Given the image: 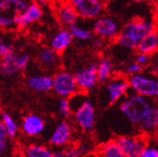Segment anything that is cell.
Instances as JSON below:
<instances>
[{"instance_id": "6da1fadb", "label": "cell", "mask_w": 158, "mask_h": 157, "mask_svg": "<svg viewBox=\"0 0 158 157\" xmlns=\"http://www.w3.org/2000/svg\"><path fill=\"white\" fill-rule=\"evenodd\" d=\"M155 30L152 20L134 19L129 20L121 28L117 39V43L127 49H136L139 43Z\"/></svg>"}, {"instance_id": "7a4b0ae2", "label": "cell", "mask_w": 158, "mask_h": 157, "mask_svg": "<svg viewBox=\"0 0 158 157\" xmlns=\"http://www.w3.org/2000/svg\"><path fill=\"white\" fill-rule=\"evenodd\" d=\"M152 105V100L131 93L121 100L120 111L130 123L139 125Z\"/></svg>"}, {"instance_id": "3957f363", "label": "cell", "mask_w": 158, "mask_h": 157, "mask_svg": "<svg viewBox=\"0 0 158 157\" xmlns=\"http://www.w3.org/2000/svg\"><path fill=\"white\" fill-rule=\"evenodd\" d=\"M31 2L29 0H0V29L18 27V21Z\"/></svg>"}, {"instance_id": "277c9868", "label": "cell", "mask_w": 158, "mask_h": 157, "mask_svg": "<svg viewBox=\"0 0 158 157\" xmlns=\"http://www.w3.org/2000/svg\"><path fill=\"white\" fill-rule=\"evenodd\" d=\"M131 93L149 100L158 99V78L151 72H140L128 77Z\"/></svg>"}, {"instance_id": "5b68a950", "label": "cell", "mask_w": 158, "mask_h": 157, "mask_svg": "<svg viewBox=\"0 0 158 157\" xmlns=\"http://www.w3.org/2000/svg\"><path fill=\"white\" fill-rule=\"evenodd\" d=\"M68 3L75 10L79 18L97 19L103 15L107 0H68Z\"/></svg>"}, {"instance_id": "8992f818", "label": "cell", "mask_w": 158, "mask_h": 157, "mask_svg": "<svg viewBox=\"0 0 158 157\" xmlns=\"http://www.w3.org/2000/svg\"><path fill=\"white\" fill-rule=\"evenodd\" d=\"M52 91L61 98H69L78 93L74 75L67 70H60L52 76Z\"/></svg>"}, {"instance_id": "52a82bcc", "label": "cell", "mask_w": 158, "mask_h": 157, "mask_svg": "<svg viewBox=\"0 0 158 157\" xmlns=\"http://www.w3.org/2000/svg\"><path fill=\"white\" fill-rule=\"evenodd\" d=\"M128 78L124 75H116L106 82L105 85V96L107 103L114 105L124 98L129 93Z\"/></svg>"}, {"instance_id": "ba28073f", "label": "cell", "mask_w": 158, "mask_h": 157, "mask_svg": "<svg viewBox=\"0 0 158 157\" xmlns=\"http://www.w3.org/2000/svg\"><path fill=\"white\" fill-rule=\"evenodd\" d=\"M77 126L84 132H91L96 125V108L89 100H85L73 112Z\"/></svg>"}, {"instance_id": "9c48e42d", "label": "cell", "mask_w": 158, "mask_h": 157, "mask_svg": "<svg viewBox=\"0 0 158 157\" xmlns=\"http://www.w3.org/2000/svg\"><path fill=\"white\" fill-rule=\"evenodd\" d=\"M121 26L117 19L110 15H101L94 19L93 31L96 36L104 41L114 40L120 33Z\"/></svg>"}, {"instance_id": "30bf717a", "label": "cell", "mask_w": 158, "mask_h": 157, "mask_svg": "<svg viewBox=\"0 0 158 157\" xmlns=\"http://www.w3.org/2000/svg\"><path fill=\"white\" fill-rule=\"evenodd\" d=\"M73 75L77 84L78 91L83 93L92 91L94 88H96V86L98 83L97 64H94V63L79 69Z\"/></svg>"}, {"instance_id": "8fae6325", "label": "cell", "mask_w": 158, "mask_h": 157, "mask_svg": "<svg viewBox=\"0 0 158 157\" xmlns=\"http://www.w3.org/2000/svg\"><path fill=\"white\" fill-rule=\"evenodd\" d=\"M115 141L125 157H139L140 153L148 144L146 138L142 135L121 136Z\"/></svg>"}, {"instance_id": "7c38bea8", "label": "cell", "mask_w": 158, "mask_h": 157, "mask_svg": "<svg viewBox=\"0 0 158 157\" xmlns=\"http://www.w3.org/2000/svg\"><path fill=\"white\" fill-rule=\"evenodd\" d=\"M73 136V129L72 124L68 121L63 120L53 129L49 143L56 148H65L70 145Z\"/></svg>"}, {"instance_id": "4fadbf2b", "label": "cell", "mask_w": 158, "mask_h": 157, "mask_svg": "<svg viewBox=\"0 0 158 157\" xmlns=\"http://www.w3.org/2000/svg\"><path fill=\"white\" fill-rule=\"evenodd\" d=\"M45 128L44 119L36 114H28L21 121L20 129L23 134L28 137H37L41 135Z\"/></svg>"}, {"instance_id": "5bb4252c", "label": "cell", "mask_w": 158, "mask_h": 157, "mask_svg": "<svg viewBox=\"0 0 158 157\" xmlns=\"http://www.w3.org/2000/svg\"><path fill=\"white\" fill-rule=\"evenodd\" d=\"M44 12L42 7H40L35 2H31L27 9L22 13L18 21V27L26 28L33 23L39 21L43 18Z\"/></svg>"}, {"instance_id": "9a60e30c", "label": "cell", "mask_w": 158, "mask_h": 157, "mask_svg": "<svg viewBox=\"0 0 158 157\" xmlns=\"http://www.w3.org/2000/svg\"><path fill=\"white\" fill-rule=\"evenodd\" d=\"M73 41V39L69 28H62L57 31L51 38L49 48H52L55 52L60 54L68 49L69 46L72 44Z\"/></svg>"}, {"instance_id": "2e32d148", "label": "cell", "mask_w": 158, "mask_h": 157, "mask_svg": "<svg viewBox=\"0 0 158 157\" xmlns=\"http://www.w3.org/2000/svg\"><path fill=\"white\" fill-rule=\"evenodd\" d=\"M28 87L37 93H47L52 91V76L48 74H35L28 78Z\"/></svg>"}, {"instance_id": "e0dca14e", "label": "cell", "mask_w": 158, "mask_h": 157, "mask_svg": "<svg viewBox=\"0 0 158 157\" xmlns=\"http://www.w3.org/2000/svg\"><path fill=\"white\" fill-rule=\"evenodd\" d=\"M57 19L64 28L70 27L78 21V14L68 2L61 5L57 10Z\"/></svg>"}, {"instance_id": "ac0fdd59", "label": "cell", "mask_w": 158, "mask_h": 157, "mask_svg": "<svg viewBox=\"0 0 158 157\" xmlns=\"http://www.w3.org/2000/svg\"><path fill=\"white\" fill-rule=\"evenodd\" d=\"M138 53H143L148 56H152L158 52V30H154L147 35L137 46Z\"/></svg>"}, {"instance_id": "d6986e66", "label": "cell", "mask_w": 158, "mask_h": 157, "mask_svg": "<svg viewBox=\"0 0 158 157\" xmlns=\"http://www.w3.org/2000/svg\"><path fill=\"white\" fill-rule=\"evenodd\" d=\"M140 128L147 134L153 133L158 129V105L153 103L145 119L139 124Z\"/></svg>"}, {"instance_id": "ffe728a7", "label": "cell", "mask_w": 158, "mask_h": 157, "mask_svg": "<svg viewBox=\"0 0 158 157\" xmlns=\"http://www.w3.org/2000/svg\"><path fill=\"white\" fill-rule=\"evenodd\" d=\"M38 61L43 67L46 68H52L57 66L59 63V54L52 48H43L38 53Z\"/></svg>"}, {"instance_id": "44dd1931", "label": "cell", "mask_w": 158, "mask_h": 157, "mask_svg": "<svg viewBox=\"0 0 158 157\" xmlns=\"http://www.w3.org/2000/svg\"><path fill=\"white\" fill-rule=\"evenodd\" d=\"M114 66L111 60L108 58H102L97 64V73L98 83H106L113 77Z\"/></svg>"}, {"instance_id": "7402d4cb", "label": "cell", "mask_w": 158, "mask_h": 157, "mask_svg": "<svg viewBox=\"0 0 158 157\" xmlns=\"http://www.w3.org/2000/svg\"><path fill=\"white\" fill-rule=\"evenodd\" d=\"M98 157H125L115 140L102 144L96 153Z\"/></svg>"}, {"instance_id": "603a6c76", "label": "cell", "mask_w": 158, "mask_h": 157, "mask_svg": "<svg viewBox=\"0 0 158 157\" xmlns=\"http://www.w3.org/2000/svg\"><path fill=\"white\" fill-rule=\"evenodd\" d=\"M15 53H13L9 56H7L0 61V72L2 75L11 77L15 76L19 72V69L18 68L17 62H15Z\"/></svg>"}, {"instance_id": "cb8c5ba5", "label": "cell", "mask_w": 158, "mask_h": 157, "mask_svg": "<svg viewBox=\"0 0 158 157\" xmlns=\"http://www.w3.org/2000/svg\"><path fill=\"white\" fill-rule=\"evenodd\" d=\"M0 120L2 122V124L9 139H14L18 136L19 126L12 115L7 112H3L1 114V117H0Z\"/></svg>"}, {"instance_id": "d4e9b609", "label": "cell", "mask_w": 158, "mask_h": 157, "mask_svg": "<svg viewBox=\"0 0 158 157\" xmlns=\"http://www.w3.org/2000/svg\"><path fill=\"white\" fill-rule=\"evenodd\" d=\"M70 34L73 36V40L81 41V42H88L93 40V32L89 29L86 28L76 22L75 24L69 28Z\"/></svg>"}, {"instance_id": "484cf974", "label": "cell", "mask_w": 158, "mask_h": 157, "mask_svg": "<svg viewBox=\"0 0 158 157\" xmlns=\"http://www.w3.org/2000/svg\"><path fill=\"white\" fill-rule=\"evenodd\" d=\"M25 157H53V151L43 145H30L24 151Z\"/></svg>"}, {"instance_id": "4316f807", "label": "cell", "mask_w": 158, "mask_h": 157, "mask_svg": "<svg viewBox=\"0 0 158 157\" xmlns=\"http://www.w3.org/2000/svg\"><path fill=\"white\" fill-rule=\"evenodd\" d=\"M67 157H84L89 153V147L86 144L69 145L65 147Z\"/></svg>"}, {"instance_id": "83f0119b", "label": "cell", "mask_w": 158, "mask_h": 157, "mask_svg": "<svg viewBox=\"0 0 158 157\" xmlns=\"http://www.w3.org/2000/svg\"><path fill=\"white\" fill-rule=\"evenodd\" d=\"M58 112L63 119H68L70 117V115H73V109L70 107L69 98H61L59 100Z\"/></svg>"}, {"instance_id": "f1b7e54d", "label": "cell", "mask_w": 158, "mask_h": 157, "mask_svg": "<svg viewBox=\"0 0 158 157\" xmlns=\"http://www.w3.org/2000/svg\"><path fill=\"white\" fill-rule=\"evenodd\" d=\"M9 150V137L5 131V128L0 120V157L5 155Z\"/></svg>"}, {"instance_id": "f546056e", "label": "cell", "mask_w": 158, "mask_h": 157, "mask_svg": "<svg viewBox=\"0 0 158 157\" xmlns=\"http://www.w3.org/2000/svg\"><path fill=\"white\" fill-rule=\"evenodd\" d=\"M15 62H17V65H18L19 72L24 70L28 67L29 62H30L29 54H27V53H18L17 54L15 53Z\"/></svg>"}, {"instance_id": "4dcf8cb0", "label": "cell", "mask_w": 158, "mask_h": 157, "mask_svg": "<svg viewBox=\"0 0 158 157\" xmlns=\"http://www.w3.org/2000/svg\"><path fill=\"white\" fill-rule=\"evenodd\" d=\"M139 157H158V146L155 144H147Z\"/></svg>"}, {"instance_id": "1f68e13d", "label": "cell", "mask_w": 158, "mask_h": 157, "mask_svg": "<svg viewBox=\"0 0 158 157\" xmlns=\"http://www.w3.org/2000/svg\"><path fill=\"white\" fill-rule=\"evenodd\" d=\"M15 53L13 45L4 40H0V59H3Z\"/></svg>"}, {"instance_id": "d6a6232c", "label": "cell", "mask_w": 158, "mask_h": 157, "mask_svg": "<svg viewBox=\"0 0 158 157\" xmlns=\"http://www.w3.org/2000/svg\"><path fill=\"white\" fill-rule=\"evenodd\" d=\"M143 68H142L139 64H137V63L135 61H133L131 63H129V64L127 65V67H126V73H127L129 76H132V75H135V74H138L140 72H143Z\"/></svg>"}, {"instance_id": "836d02e7", "label": "cell", "mask_w": 158, "mask_h": 157, "mask_svg": "<svg viewBox=\"0 0 158 157\" xmlns=\"http://www.w3.org/2000/svg\"><path fill=\"white\" fill-rule=\"evenodd\" d=\"M148 67L149 69H151V73L158 78V52L151 56V61H149Z\"/></svg>"}, {"instance_id": "e575fe53", "label": "cell", "mask_w": 158, "mask_h": 157, "mask_svg": "<svg viewBox=\"0 0 158 157\" xmlns=\"http://www.w3.org/2000/svg\"><path fill=\"white\" fill-rule=\"evenodd\" d=\"M135 61L137 64H139L142 68H145V67H148V64H149V61H151V56H148V55H146V54H143V53H137L136 57H135Z\"/></svg>"}, {"instance_id": "d590c367", "label": "cell", "mask_w": 158, "mask_h": 157, "mask_svg": "<svg viewBox=\"0 0 158 157\" xmlns=\"http://www.w3.org/2000/svg\"><path fill=\"white\" fill-rule=\"evenodd\" d=\"M53 157H67L65 148H56L53 151Z\"/></svg>"}, {"instance_id": "8d00e7d4", "label": "cell", "mask_w": 158, "mask_h": 157, "mask_svg": "<svg viewBox=\"0 0 158 157\" xmlns=\"http://www.w3.org/2000/svg\"><path fill=\"white\" fill-rule=\"evenodd\" d=\"M104 40H102V39H99V38H97L96 40H94V42H93V44H94V46L96 48H98V49H99V48H101L102 46H103V44H104Z\"/></svg>"}, {"instance_id": "74e56055", "label": "cell", "mask_w": 158, "mask_h": 157, "mask_svg": "<svg viewBox=\"0 0 158 157\" xmlns=\"http://www.w3.org/2000/svg\"><path fill=\"white\" fill-rule=\"evenodd\" d=\"M84 157H98V155L96 153H88V154H86Z\"/></svg>"}, {"instance_id": "f35d334b", "label": "cell", "mask_w": 158, "mask_h": 157, "mask_svg": "<svg viewBox=\"0 0 158 157\" xmlns=\"http://www.w3.org/2000/svg\"><path fill=\"white\" fill-rule=\"evenodd\" d=\"M147 1H148V2H152V3H153V2H156V1H158V0H147Z\"/></svg>"}, {"instance_id": "ab89813d", "label": "cell", "mask_w": 158, "mask_h": 157, "mask_svg": "<svg viewBox=\"0 0 158 157\" xmlns=\"http://www.w3.org/2000/svg\"><path fill=\"white\" fill-rule=\"evenodd\" d=\"M132 1H134V2H141V1H143V0H132Z\"/></svg>"}]
</instances>
